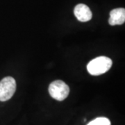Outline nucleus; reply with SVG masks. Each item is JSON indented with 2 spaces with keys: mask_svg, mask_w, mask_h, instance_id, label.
<instances>
[{
  "mask_svg": "<svg viewBox=\"0 0 125 125\" xmlns=\"http://www.w3.org/2000/svg\"><path fill=\"white\" fill-rule=\"evenodd\" d=\"M87 125H111V122L106 117H97Z\"/></svg>",
  "mask_w": 125,
  "mask_h": 125,
  "instance_id": "423d86ee",
  "label": "nucleus"
},
{
  "mask_svg": "<svg viewBox=\"0 0 125 125\" xmlns=\"http://www.w3.org/2000/svg\"><path fill=\"white\" fill-rule=\"evenodd\" d=\"M16 90V82L13 77L6 76L0 81V101L6 102L13 97Z\"/></svg>",
  "mask_w": 125,
  "mask_h": 125,
  "instance_id": "7ed1b4c3",
  "label": "nucleus"
},
{
  "mask_svg": "<svg viewBox=\"0 0 125 125\" xmlns=\"http://www.w3.org/2000/svg\"><path fill=\"white\" fill-rule=\"evenodd\" d=\"M49 93L52 98L58 101H62L67 97L70 88L62 81H54L49 85Z\"/></svg>",
  "mask_w": 125,
  "mask_h": 125,
  "instance_id": "f03ea898",
  "label": "nucleus"
},
{
  "mask_svg": "<svg viewBox=\"0 0 125 125\" xmlns=\"http://www.w3.org/2000/svg\"><path fill=\"white\" fill-rule=\"evenodd\" d=\"M76 18L81 22H88L91 20L93 14L88 6L83 4L76 5L74 10Z\"/></svg>",
  "mask_w": 125,
  "mask_h": 125,
  "instance_id": "20e7f679",
  "label": "nucleus"
},
{
  "mask_svg": "<svg viewBox=\"0 0 125 125\" xmlns=\"http://www.w3.org/2000/svg\"><path fill=\"white\" fill-rule=\"evenodd\" d=\"M125 22V9L123 8L115 9L110 13L108 23L111 26L120 25Z\"/></svg>",
  "mask_w": 125,
  "mask_h": 125,
  "instance_id": "39448f33",
  "label": "nucleus"
},
{
  "mask_svg": "<svg viewBox=\"0 0 125 125\" xmlns=\"http://www.w3.org/2000/svg\"><path fill=\"white\" fill-rule=\"evenodd\" d=\"M112 60L106 56L94 58L87 65V70L91 75L98 76L108 72L112 66Z\"/></svg>",
  "mask_w": 125,
  "mask_h": 125,
  "instance_id": "f257e3e1",
  "label": "nucleus"
}]
</instances>
